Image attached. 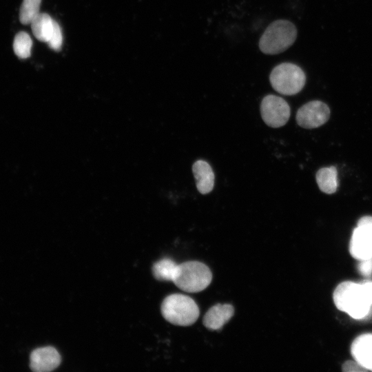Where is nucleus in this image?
Segmentation results:
<instances>
[{"label":"nucleus","instance_id":"nucleus-9","mask_svg":"<svg viewBox=\"0 0 372 372\" xmlns=\"http://www.w3.org/2000/svg\"><path fill=\"white\" fill-rule=\"evenodd\" d=\"M351 353L355 361L367 371H372V333L357 337L351 344Z\"/></svg>","mask_w":372,"mask_h":372},{"label":"nucleus","instance_id":"nucleus-13","mask_svg":"<svg viewBox=\"0 0 372 372\" xmlns=\"http://www.w3.org/2000/svg\"><path fill=\"white\" fill-rule=\"evenodd\" d=\"M34 36L48 43L54 29V21L46 13H39L30 23Z\"/></svg>","mask_w":372,"mask_h":372},{"label":"nucleus","instance_id":"nucleus-20","mask_svg":"<svg viewBox=\"0 0 372 372\" xmlns=\"http://www.w3.org/2000/svg\"><path fill=\"white\" fill-rule=\"evenodd\" d=\"M358 269L362 275L364 276H370L372 273V257L369 259L360 260Z\"/></svg>","mask_w":372,"mask_h":372},{"label":"nucleus","instance_id":"nucleus-1","mask_svg":"<svg viewBox=\"0 0 372 372\" xmlns=\"http://www.w3.org/2000/svg\"><path fill=\"white\" fill-rule=\"evenodd\" d=\"M333 298L339 310L354 319L364 318L372 306V282H342L335 289Z\"/></svg>","mask_w":372,"mask_h":372},{"label":"nucleus","instance_id":"nucleus-17","mask_svg":"<svg viewBox=\"0 0 372 372\" xmlns=\"http://www.w3.org/2000/svg\"><path fill=\"white\" fill-rule=\"evenodd\" d=\"M41 0H23L19 11V20L22 24H30L40 13Z\"/></svg>","mask_w":372,"mask_h":372},{"label":"nucleus","instance_id":"nucleus-12","mask_svg":"<svg viewBox=\"0 0 372 372\" xmlns=\"http://www.w3.org/2000/svg\"><path fill=\"white\" fill-rule=\"evenodd\" d=\"M349 252L352 257L360 261L372 257V242L358 227L352 233Z\"/></svg>","mask_w":372,"mask_h":372},{"label":"nucleus","instance_id":"nucleus-5","mask_svg":"<svg viewBox=\"0 0 372 372\" xmlns=\"http://www.w3.org/2000/svg\"><path fill=\"white\" fill-rule=\"evenodd\" d=\"M269 81L272 87L284 95H294L302 90L306 83L304 71L292 63H282L271 72Z\"/></svg>","mask_w":372,"mask_h":372},{"label":"nucleus","instance_id":"nucleus-11","mask_svg":"<svg viewBox=\"0 0 372 372\" xmlns=\"http://www.w3.org/2000/svg\"><path fill=\"white\" fill-rule=\"evenodd\" d=\"M192 172L198 191L201 194L211 192L215 177L210 165L203 160H198L192 165Z\"/></svg>","mask_w":372,"mask_h":372},{"label":"nucleus","instance_id":"nucleus-6","mask_svg":"<svg viewBox=\"0 0 372 372\" xmlns=\"http://www.w3.org/2000/svg\"><path fill=\"white\" fill-rule=\"evenodd\" d=\"M260 114L268 126L280 127L287 123L290 117V107L282 97L268 94L260 103Z\"/></svg>","mask_w":372,"mask_h":372},{"label":"nucleus","instance_id":"nucleus-16","mask_svg":"<svg viewBox=\"0 0 372 372\" xmlns=\"http://www.w3.org/2000/svg\"><path fill=\"white\" fill-rule=\"evenodd\" d=\"M32 41L30 35L25 32H19L14 37L13 50L20 59H27L31 54Z\"/></svg>","mask_w":372,"mask_h":372},{"label":"nucleus","instance_id":"nucleus-14","mask_svg":"<svg viewBox=\"0 0 372 372\" xmlns=\"http://www.w3.org/2000/svg\"><path fill=\"white\" fill-rule=\"evenodd\" d=\"M316 182L320 189L326 194H331L338 188V172L334 166L322 167L316 173Z\"/></svg>","mask_w":372,"mask_h":372},{"label":"nucleus","instance_id":"nucleus-8","mask_svg":"<svg viewBox=\"0 0 372 372\" xmlns=\"http://www.w3.org/2000/svg\"><path fill=\"white\" fill-rule=\"evenodd\" d=\"M58 351L50 346L34 349L30 354V368L36 372H48L57 368L61 363Z\"/></svg>","mask_w":372,"mask_h":372},{"label":"nucleus","instance_id":"nucleus-2","mask_svg":"<svg viewBox=\"0 0 372 372\" xmlns=\"http://www.w3.org/2000/svg\"><path fill=\"white\" fill-rule=\"evenodd\" d=\"M297 29L288 20H276L269 25L259 41V48L266 54H278L287 50L295 42Z\"/></svg>","mask_w":372,"mask_h":372},{"label":"nucleus","instance_id":"nucleus-19","mask_svg":"<svg viewBox=\"0 0 372 372\" xmlns=\"http://www.w3.org/2000/svg\"><path fill=\"white\" fill-rule=\"evenodd\" d=\"M357 227L372 242V216H366L360 218Z\"/></svg>","mask_w":372,"mask_h":372},{"label":"nucleus","instance_id":"nucleus-10","mask_svg":"<svg viewBox=\"0 0 372 372\" xmlns=\"http://www.w3.org/2000/svg\"><path fill=\"white\" fill-rule=\"evenodd\" d=\"M234 309L229 304H218L211 307L203 318L204 326L210 330L221 329L233 316Z\"/></svg>","mask_w":372,"mask_h":372},{"label":"nucleus","instance_id":"nucleus-18","mask_svg":"<svg viewBox=\"0 0 372 372\" xmlns=\"http://www.w3.org/2000/svg\"><path fill=\"white\" fill-rule=\"evenodd\" d=\"M62 43L63 36L61 29L58 23L54 21L53 32L48 44L51 49L58 51L61 48Z\"/></svg>","mask_w":372,"mask_h":372},{"label":"nucleus","instance_id":"nucleus-3","mask_svg":"<svg viewBox=\"0 0 372 372\" xmlns=\"http://www.w3.org/2000/svg\"><path fill=\"white\" fill-rule=\"evenodd\" d=\"M161 313L167 321L174 325L189 326L198 318L199 309L190 297L175 293L163 300Z\"/></svg>","mask_w":372,"mask_h":372},{"label":"nucleus","instance_id":"nucleus-15","mask_svg":"<svg viewBox=\"0 0 372 372\" xmlns=\"http://www.w3.org/2000/svg\"><path fill=\"white\" fill-rule=\"evenodd\" d=\"M178 265L170 258H163L153 265V275L158 280L173 281Z\"/></svg>","mask_w":372,"mask_h":372},{"label":"nucleus","instance_id":"nucleus-7","mask_svg":"<svg viewBox=\"0 0 372 372\" xmlns=\"http://www.w3.org/2000/svg\"><path fill=\"white\" fill-rule=\"evenodd\" d=\"M329 116L330 110L327 104L320 101H312L298 109L296 119L300 127L313 129L324 124Z\"/></svg>","mask_w":372,"mask_h":372},{"label":"nucleus","instance_id":"nucleus-4","mask_svg":"<svg viewBox=\"0 0 372 372\" xmlns=\"http://www.w3.org/2000/svg\"><path fill=\"white\" fill-rule=\"evenodd\" d=\"M212 280L209 267L198 261H188L178 265L172 282L181 290L196 293L206 289Z\"/></svg>","mask_w":372,"mask_h":372},{"label":"nucleus","instance_id":"nucleus-21","mask_svg":"<svg viewBox=\"0 0 372 372\" xmlns=\"http://www.w3.org/2000/svg\"><path fill=\"white\" fill-rule=\"evenodd\" d=\"M342 371L346 372L351 371H367L357 361H347L342 365Z\"/></svg>","mask_w":372,"mask_h":372}]
</instances>
